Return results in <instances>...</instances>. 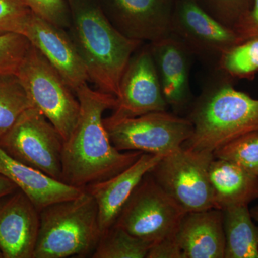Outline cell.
Instances as JSON below:
<instances>
[{
  "label": "cell",
  "mask_w": 258,
  "mask_h": 258,
  "mask_svg": "<svg viewBox=\"0 0 258 258\" xmlns=\"http://www.w3.org/2000/svg\"><path fill=\"white\" fill-rule=\"evenodd\" d=\"M235 32L242 42L258 37V0H254L252 8L235 29Z\"/></svg>",
  "instance_id": "29"
},
{
  "label": "cell",
  "mask_w": 258,
  "mask_h": 258,
  "mask_svg": "<svg viewBox=\"0 0 258 258\" xmlns=\"http://www.w3.org/2000/svg\"><path fill=\"white\" fill-rule=\"evenodd\" d=\"M214 153L181 147L164 156L149 174L185 211L213 208L209 170Z\"/></svg>",
  "instance_id": "8"
},
{
  "label": "cell",
  "mask_w": 258,
  "mask_h": 258,
  "mask_svg": "<svg viewBox=\"0 0 258 258\" xmlns=\"http://www.w3.org/2000/svg\"><path fill=\"white\" fill-rule=\"evenodd\" d=\"M217 159H225L258 176V132L232 141L214 152Z\"/></svg>",
  "instance_id": "24"
},
{
  "label": "cell",
  "mask_w": 258,
  "mask_h": 258,
  "mask_svg": "<svg viewBox=\"0 0 258 258\" xmlns=\"http://www.w3.org/2000/svg\"><path fill=\"white\" fill-rule=\"evenodd\" d=\"M225 237V258H258V227L248 205L222 210Z\"/></svg>",
  "instance_id": "20"
},
{
  "label": "cell",
  "mask_w": 258,
  "mask_h": 258,
  "mask_svg": "<svg viewBox=\"0 0 258 258\" xmlns=\"http://www.w3.org/2000/svg\"><path fill=\"white\" fill-rule=\"evenodd\" d=\"M193 134L182 147L215 152L232 141L258 132V99L222 83L202 96L189 118Z\"/></svg>",
  "instance_id": "3"
},
{
  "label": "cell",
  "mask_w": 258,
  "mask_h": 258,
  "mask_svg": "<svg viewBox=\"0 0 258 258\" xmlns=\"http://www.w3.org/2000/svg\"><path fill=\"white\" fill-rule=\"evenodd\" d=\"M32 107L17 74L0 75V139Z\"/></svg>",
  "instance_id": "22"
},
{
  "label": "cell",
  "mask_w": 258,
  "mask_h": 258,
  "mask_svg": "<svg viewBox=\"0 0 258 258\" xmlns=\"http://www.w3.org/2000/svg\"><path fill=\"white\" fill-rule=\"evenodd\" d=\"M80 103L77 123L62 151V181L85 189L113 177L138 160L143 152H120L112 144L103 113L114 109L113 95L83 85L76 91Z\"/></svg>",
  "instance_id": "1"
},
{
  "label": "cell",
  "mask_w": 258,
  "mask_h": 258,
  "mask_svg": "<svg viewBox=\"0 0 258 258\" xmlns=\"http://www.w3.org/2000/svg\"><path fill=\"white\" fill-rule=\"evenodd\" d=\"M40 211L20 189L0 198V250L4 258H33Z\"/></svg>",
  "instance_id": "14"
},
{
  "label": "cell",
  "mask_w": 258,
  "mask_h": 258,
  "mask_svg": "<svg viewBox=\"0 0 258 258\" xmlns=\"http://www.w3.org/2000/svg\"><path fill=\"white\" fill-rule=\"evenodd\" d=\"M168 106H184L190 98L189 50L176 37L170 35L149 43Z\"/></svg>",
  "instance_id": "17"
},
{
  "label": "cell",
  "mask_w": 258,
  "mask_h": 258,
  "mask_svg": "<svg viewBox=\"0 0 258 258\" xmlns=\"http://www.w3.org/2000/svg\"><path fill=\"white\" fill-rule=\"evenodd\" d=\"M31 14L22 0H0V35L23 34Z\"/></svg>",
  "instance_id": "27"
},
{
  "label": "cell",
  "mask_w": 258,
  "mask_h": 258,
  "mask_svg": "<svg viewBox=\"0 0 258 258\" xmlns=\"http://www.w3.org/2000/svg\"><path fill=\"white\" fill-rule=\"evenodd\" d=\"M34 14L50 23L69 30L71 11L66 0H22Z\"/></svg>",
  "instance_id": "28"
},
{
  "label": "cell",
  "mask_w": 258,
  "mask_h": 258,
  "mask_svg": "<svg viewBox=\"0 0 258 258\" xmlns=\"http://www.w3.org/2000/svg\"><path fill=\"white\" fill-rule=\"evenodd\" d=\"M103 122L112 144L120 152L138 151L164 156L182 147L194 129L189 118L166 111L130 118L111 115Z\"/></svg>",
  "instance_id": "6"
},
{
  "label": "cell",
  "mask_w": 258,
  "mask_h": 258,
  "mask_svg": "<svg viewBox=\"0 0 258 258\" xmlns=\"http://www.w3.org/2000/svg\"><path fill=\"white\" fill-rule=\"evenodd\" d=\"M23 35L76 92L89 77L77 47L66 29L32 13Z\"/></svg>",
  "instance_id": "13"
},
{
  "label": "cell",
  "mask_w": 258,
  "mask_h": 258,
  "mask_svg": "<svg viewBox=\"0 0 258 258\" xmlns=\"http://www.w3.org/2000/svg\"><path fill=\"white\" fill-rule=\"evenodd\" d=\"M186 213L147 173L129 197L114 225L153 244L175 236Z\"/></svg>",
  "instance_id": "7"
},
{
  "label": "cell",
  "mask_w": 258,
  "mask_h": 258,
  "mask_svg": "<svg viewBox=\"0 0 258 258\" xmlns=\"http://www.w3.org/2000/svg\"><path fill=\"white\" fill-rule=\"evenodd\" d=\"M164 157L143 153L138 160L119 174L85 189L94 198L98 206L102 232L114 225L120 210L134 190Z\"/></svg>",
  "instance_id": "15"
},
{
  "label": "cell",
  "mask_w": 258,
  "mask_h": 258,
  "mask_svg": "<svg viewBox=\"0 0 258 258\" xmlns=\"http://www.w3.org/2000/svg\"><path fill=\"white\" fill-rule=\"evenodd\" d=\"M101 234L98 206L85 190L77 198L40 210L33 258L91 257Z\"/></svg>",
  "instance_id": "4"
},
{
  "label": "cell",
  "mask_w": 258,
  "mask_h": 258,
  "mask_svg": "<svg viewBox=\"0 0 258 258\" xmlns=\"http://www.w3.org/2000/svg\"><path fill=\"white\" fill-rule=\"evenodd\" d=\"M152 244L113 225L102 232L91 257L145 258Z\"/></svg>",
  "instance_id": "21"
},
{
  "label": "cell",
  "mask_w": 258,
  "mask_h": 258,
  "mask_svg": "<svg viewBox=\"0 0 258 258\" xmlns=\"http://www.w3.org/2000/svg\"><path fill=\"white\" fill-rule=\"evenodd\" d=\"M0 174L25 193L39 211L52 204L77 198L85 191L15 160L1 148Z\"/></svg>",
  "instance_id": "18"
},
{
  "label": "cell",
  "mask_w": 258,
  "mask_h": 258,
  "mask_svg": "<svg viewBox=\"0 0 258 258\" xmlns=\"http://www.w3.org/2000/svg\"><path fill=\"white\" fill-rule=\"evenodd\" d=\"M209 176L215 209L248 205L258 199V176L235 163L215 158Z\"/></svg>",
  "instance_id": "19"
},
{
  "label": "cell",
  "mask_w": 258,
  "mask_h": 258,
  "mask_svg": "<svg viewBox=\"0 0 258 258\" xmlns=\"http://www.w3.org/2000/svg\"><path fill=\"white\" fill-rule=\"evenodd\" d=\"M147 258H183V254L174 236L153 244Z\"/></svg>",
  "instance_id": "30"
},
{
  "label": "cell",
  "mask_w": 258,
  "mask_h": 258,
  "mask_svg": "<svg viewBox=\"0 0 258 258\" xmlns=\"http://www.w3.org/2000/svg\"><path fill=\"white\" fill-rule=\"evenodd\" d=\"M175 237L183 258H225L222 210L186 212Z\"/></svg>",
  "instance_id": "16"
},
{
  "label": "cell",
  "mask_w": 258,
  "mask_h": 258,
  "mask_svg": "<svg viewBox=\"0 0 258 258\" xmlns=\"http://www.w3.org/2000/svg\"><path fill=\"white\" fill-rule=\"evenodd\" d=\"M116 101L113 118L167 110L150 45L141 46L131 57L120 79Z\"/></svg>",
  "instance_id": "11"
},
{
  "label": "cell",
  "mask_w": 258,
  "mask_h": 258,
  "mask_svg": "<svg viewBox=\"0 0 258 258\" xmlns=\"http://www.w3.org/2000/svg\"><path fill=\"white\" fill-rule=\"evenodd\" d=\"M208 13L226 26L237 28L252 8L254 0H198Z\"/></svg>",
  "instance_id": "26"
},
{
  "label": "cell",
  "mask_w": 258,
  "mask_h": 258,
  "mask_svg": "<svg viewBox=\"0 0 258 258\" xmlns=\"http://www.w3.org/2000/svg\"><path fill=\"white\" fill-rule=\"evenodd\" d=\"M171 35L191 54L218 60L224 52L242 42L233 29L214 18L198 0H175Z\"/></svg>",
  "instance_id": "10"
},
{
  "label": "cell",
  "mask_w": 258,
  "mask_h": 258,
  "mask_svg": "<svg viewBox=\"0 0 258 258\" xmlns=\"http://www.w3.org/2000/svg\"><path fill=\"white\" fill-rule=\"evenodd\" d=\"M31 44L21 33L0 35V75L17 74Z\"/></svg>",
  "instance_id": "25"
},
{
  "label": "cell",
  "mask_w": 258,
  "mask_h": 258,
  "mask_svg": "<svg viewBox=\"0 0 258 258\" xmlns=\"http://www.w3.org/2000/svg\"><path fill=\"white\" fill-rule=\"evenodd\" d=\"M250 212L251 215H252V218H253L254 220L258 223V206L252 209Z\"/></svg>",
  "instance_id": "32"
},
{
  "label": "cell",
  "mask_w": 258,
  "mask_h": 258,
  "mask_svg": "<svg viewBox=\"0 0 258 258\" xmlns=\"http://www.w3.org/2000/svg\"><path fill=\"white\" fill-rule=\"evenodd\" d=\"M71 11L70 36L97 89L116 98L123 71L142 42L112 25L99 0H66Z\"/></svg>",
  "instance_id": "2"
},
{
  "label": "cell",
  "mask_w": 258,
  "mask_h": 258,
  "mask_svg": "<svg viewBox=\"0 0 258 258\" xmlns=\"http://www.w3.org/2000/svg\"><path fill=\"white\" fill-rule=\"evenodd\" d=\"M18 189V186L13 181H10L6 176L0 174V198L13 193Z\"/></svg>",
  "instance_id": "31"
},
{
  "label": "cell",
  "mask_w": 258,
  "mask_h": 258,
  "mask_svg": "<svg viewBox=\"0 0 258 258\" xmlns=\"http://www.w3.org/2000/svg\"><path fill=\"white\" fill-rule=\"evenodd\" d=\"M219 69L236 79H252L258 73V37L235 45L221 55Z\"/></svg>",
  "instance_id": "23"
},
{
  "label": "cell",
  "mask_w": 258,
  "mask_h": 258,
  "mask_svg": "<svg viewBox=\"0 0 258 258\" xmlns=\"http://www.w3.org/2000/svg\"><path fill=\"white\" fill-rule=\"evenodd\" d=\"M105 15L124 36L157 42L171 35L175 0H99Z\"/></svg>",
  "instance_id": "12"
},
{
  "label": "cell",
  "mask_w": 258,
  "mask_h": 258,
  "mask_svg": "<svg viewBox=\"0 0 258 258\" xmlns=\"http://www.w3.org/2000/svg\"><path fill=\"white\" fill-rule=\"evenodd\" d=\"M17 76L32 106L67 140L77 123L80 103L66 80L35 47H30Z\"/></svg>",
  "instance_id": "5"
},
{
  "label": "cell",
  "mask_w": 258,
  "mask_h": 258,
  "mask_svg": "<svg viewBox=\"0 0 258 258\" xmlns=\"http://www.w3.org/2000/svg\"><path fill=\"white\" fill-rule=\"evenodd\" d=\"M63 142L55 127L32 107L0 139V148L15 160L62 181Z\"/></svg>",
  "instance_id": "9"
},
{
  "label": "cell",
  "mask_w": 258,
  "mask_h": 258,
  "mask_svg": "<svg viewBox=\"0 0 258 258\" xmlns=\"http://www.w3.org/2000/svg\"><path fill=\"white\" fill-rule=\"evenodd\" d=\"M0 258H4V255H3V252L0 250Z\"/></svg>",
  "instance_id": "33"
}]
</instances>
